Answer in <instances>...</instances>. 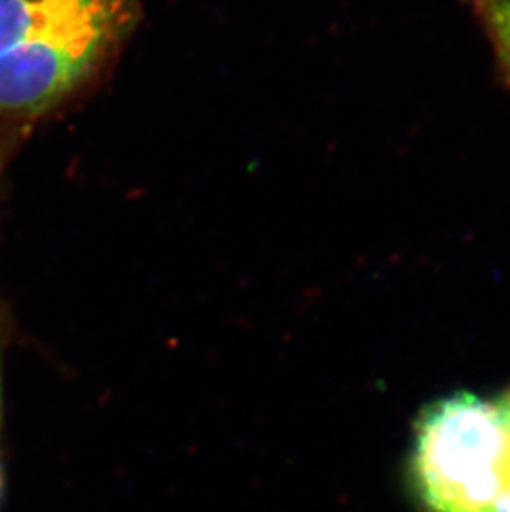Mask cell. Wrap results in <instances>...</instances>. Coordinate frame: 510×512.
<instances>
[{
  "label": "cell",
  "mask_w": 510,
  "mask_h": 512,
  "mask_svg": "<svg viewBox=\"0 0 510 512\" xmlns=\"http://www.w3.org/2000/svg\"><path fill=\"white\" fill-rule=\"evenodd\" d=\"M413 476L426 512H510V428L497 401L458 393L428 406Z\"/></svg>",
  "instance_id": "7a4b0ae2"
},
{
  "label": "cell",
  "mask_w": 510,
  "mask_h": 512,
  "mask_svg": "<svg viewBox=\"0 0 510 512\" xmlns=\"http://www.w3.org/2000/svg\"><path fill=\"white\" fill-rule=\"evenodd\" d=\"M0 496H2V473H0Z\"/></svg>",
  "instance_id": "5b68a950"
},
{
  "label": "cell",
  "mask_w": 510,
  "mask_h": 512,
  "mask_svg": "<svg viewBox=\"0 0 510 512\" xmlns=\"http://www.w3.org/2000/svg\"><path fill=\"white\" fill-rule=\"evenodd\" d=\"M0 385H2V380H0ZM0 406H2V388H0Z\"/></svg>",
  "instance_id": "8992f818"
},
{
  "label": "cell",
  "mask_w": 510,
  "mask_h": 512,
  "mask_svg": "<svg viewBox=\"0 0 510 512\" xmlns=\"http://www.w3.org/2000/svg\"><path fill=\"white\" fill-rule=\"evenodd\" d=\"M496 401L510 428V392L504 393L502 397L496 398Z\"/></svg>",
  "instance_id": "277c9868"
},
{
  "label": "cell",
  "mask_w": 510,
  "mask_h": 512,
  "mask_svg": "<svg viewBox=\"0 0 510 512\" xmlns=\"http://www.w3.org/2000/svg\"><path fill=\"white\" fill-rule=\"evenodd\" d=\"M130 0H0V112H42L120 37Z\"/></svg>",
  "instance_id": "6da1fadb"
},
{
  "label": "cell",
  "mask_w": 510,
  "mask_h": 512,
  "mask_svg": "<svg viewBox=\"0 0 510 512\" xmlns=\"http://www.w3.org/2000/svg\"><path fill=\"white\" fill-rule=\"evenodd\" d=\"M484 24L502 65L510 75V0H481Z\"/></svg>",
  "instance_id": "3957f363"
}]
</instances>
